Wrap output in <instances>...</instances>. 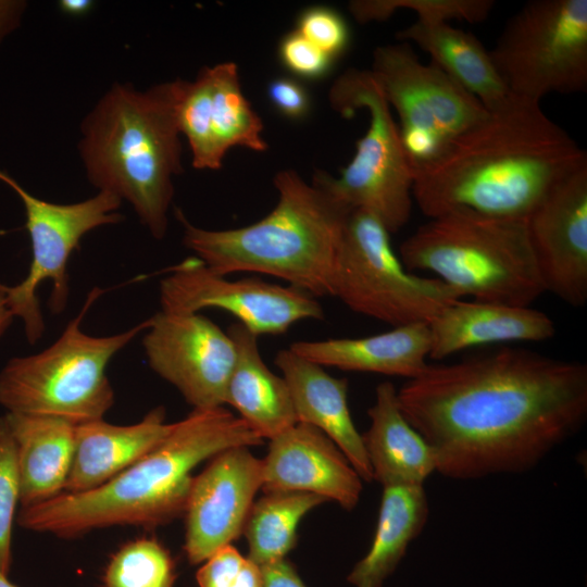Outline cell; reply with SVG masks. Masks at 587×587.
Masks as SVG:
<instances>
[{"instance_id":"obj_1","label":"cell","mask_w":587,"mask_h":587,"mask_svg":"<svg viewBox=\"0 0 587 587\" xmlns=\"http://www.w3.org/2000/svg\"><path fill=\"white\" fill-rule=\"evenodd\" d=\"M397 400L445 477L523 473L583 428L587 365L505 346L428 364Z\"/></svg>"},{"instance_id":"obj_2","label":"cell","mask_w":587,"mask_h":587,"mask_svg":"<svg viewBox=\"0 0 587 587\" xmlns=\"http://www.w3.org/2000/svg\"><path fill=\"white\" fill-rule=\"evenodd\" d=\"M587 153L539 103L511 97L413 170V200L428 218L458 210L526 221Z\"/></svg>"},{"instance_id":"obj_3","label":"cell","mask_w":587,"mask_h":587,"mask_svg":"<svg viewBox=\"0 0 587 587\" xmlns=\"http://www.w3.org/2000/svg\"><path fill=\"white\" fill-rule=\"evenodd\" d=\"M262 442L224 407L193 409L160 445L105 484L21 508L16 522L61 538L118 525L154 528L184 514L197 465L226 449Z\"/></svg>"},{"instance_id":"obj_4","label":"cell","mask_w":587,"mask_h":587,"mask_svg":"<svg viewBox=\"0 0 587 587\" xmlns=\"http://www.w3.org/2000/svg\"><path fill=\"white\" fill-rule=\"evenodd\" d=\"M275 208L248 226L212 230L191 224L176 208L183 243L212 272L280 278L313 297L333 296L338 255L353 211L327 188L304 182L294 170L279 171Z\"/></svg>"},{"instance_id":"obj_5","label":"cell","mask_w":587,"mask_h":587,"mask_svg":"<svg viewBox=\"0 0 587 587\" xmlns=\"http://www.w3.org/2000/svg\"><path fill=\"white\" fill-rule=\"evenodd\" d=\"M80 134L89 183L126 200L150 234L163 239L173 178L183 172L176 80L146 90L114 83L84 117Z\"/></svg>"},{"instance_id":"obj_6","label":"cell","mask_w":587,"mask_h":587,"mask_svg":"<svg viewBox=\"0 0 587 587\" xmlns=\"http://www.w3.org/2000/svg\"><path fill=\"white\" fill-rule=\"evenodd\" d=\"M399 258L407 270L434 274L461 298L530 307L546 292L522 220L448 212L405 238Z\"/></svg>"},{"instance_id":"obj_7","label":"cell","mask_w":587,"mask_h":587,"mask_svg":"<svg viewBox=\"0 0 587 587\" xmlns=\"http://www.w3.org/2000/svg\"><path fill=\"white\" fill-rule=\"evenodd\" d=\"M102 294L93 288L79 314L47 349L16 357L0 371V404L9 413L63 419L74 425L103 419L114 404L105 374L111 359L150 326L148 319L123 333L97 337L80 323Z\"/></svg>"},{"instance_id":"obj_8","label":"cell","mask_w":587,"mask_h":587,"mask_svg":"<svg viewBox=\"0 0 587 587\" xmlns=\"http://www.w3.org/2000/svg\"><path fill=\"white\" fill-rule=\"evenodd\" d=\"M328 100L345 117L366 109L370 125L338 178L319 170L313 180L351 209L372 213L390 234L397 233L411 216L414 176L398 125L378 83L371 71L350 68L334 82Z\"/></svg>"},{"instance_id":"obj_9","label":"cell","mask_w":587,"mask_h":587,"mask_svg":"<svg viewBox=\"0 0 587 587\" xmlns=\"http://www.w3.org/2000/svg\"><path fill=\"white\" fill-rule=\"evenodd\" d=\"M333 297L353 312L392 327L428 324L463 299L436 277L410 273L395 253L390 233L372 213L354 209L347 222Z\"/></svg>"},{"instance_id":"obj_10","label":"cell","mask_w":587,"mask_h":587,"mask_svg":"<svg viewBox=\"0 0 587 587\" xmlns=\"http://www.w3.org/2000/svg\"><path fill=\"white\" fill-rule=\"evenodd\" d=\"M510 95L539 103L587 89V0H533L489 51Z\"/></svg>"},{"instance_id":"obj_11","label":"cell","mask_w":587,"mask_h":587,"mask_svg":"<svg viewBox=\"0 0 587 587\" xmlns=\"http://www.w3.org/2000/svg\"><path fill=\"white\" fill-rule=\"evenodd\" d=\"M370 71L399 116L412 170L437 158L488 112L434 63L421 62L408 42L377 47Z\"/></svg>"},{"instance_id":"obj_12","label":"cell","mask_w":587,"mask_h":587,"mask_svg":"<svg viewBox=\"0 0 587 587\" xmlns=\"http://www.w3.org/2000/svg\"><path fill=\"white\" fill-rule=\"evenodd\" d=\"M0 182L15 191L25 209L33 258L25 278L15 286H7V301L14 317L23 321L26 338L33 345L45 330L38 287L46 279L52 282L50 311L61 313L70 294L67 262L72 252L79 248L87 233L124 220L118 212L122 200L110 192L98 191L80 202L53 203L28 192L2 168Z\"/></svg>"},{"instance_id":"obj_13","label":"cell","mask_w":587,"mask_h":587,"mask_svg":"<svg viewBox=\"0 0 587 587\" xmlns=\"http://www.w3.org/2000/svg\"><path fill=\"white\" fill-rule=\"evenodd\" d=\"M168 271L160 283L163 312L188 314L220 309L233 314L258 337L284 334L303 320L324 319L316 298L294 286L258 277L230 280L212 272L197 257L187 258Z\"/></svg>"},{"instance_id":"obj_14","label":"cell","mask_w":587,"mask_h":587,"mask_svg":"<svg viewBox=\"0 0 587 587\" xmlns=\"http://www.w3.org/2000/svg\"><path fill=\"white\" fill-rule=\"evenodd\" d=\"M150 319L142 346L153 372L193 409L223 407L236 360L227 332L199 313L160 311Z\"/></svg>"},{"instance_id":"obj_15","label":"cell","mask_w":587,"mask_h":587,"mask_svg":"<svg viewBox=\"0 0 587 587\" xmlns=\"http://www.w3.org/2000/svg\"><path fill=\"white\" fill-rule=\"evenodd\" d=\"M175 80L178 127L195 168H221L233 147L267 149L263 123L241 90L236 63L205 66L193 80Z\"/></svg>"},{"instance_id":"obj_16","label":"cell","mask_w":587,"mask_h":587,"mask_svg":"<svg viewBox=\"0 0 587 587\" xmlns=\"http://www.w3.org/2000/svg\"><path fill=\"white\" fill-rule=\"evenodd\" d=\"M261 487L262 460L249 447L217 453L193 476L183 514L184 551L190 564L203 563L241 535Z\"/></svg>"},{"instance_id":"obj_17","label":"cell","mask_w":587,"mask_h":587,"mask_svg":"<svg viewBox=\"0 0 587 587\" xmlns=\"http://www.w3.org/2000/svg\"><path fill=\"white\" fill-rule=\"evenodd\" d=\"M545 287L572 307L587 302V164L559 182L526 218Z\"/></svg>"},{"instance_id":"obj_18","label":"cell","mask_w":587,"mask_h":587,"mask_svg":"<svg viewBox=\"0 0 587 587\" xmlns=\"http://www.w3.org/2000/svg\"><path fill=\"white\" fill-rule=\"evenodd\" d=\"M362 478L341 450L317 428L298 422L270 439L262 459L263 492L302 491L353 510Z\"/></svg>"},{"instance_id":"obj_19","label":"cell","mask_w":587,"mask_h":587,"mask_svg":"<svg viewBox=\"0 0 587 587\" xmlns=\"http://www.w3.org/2000/svg\"><path fill=\"white\" fill-rule=\"evenodd\" d=\"M428 328L434 361L477 346L545 341L555 334L553 321L530 307L462 299L441 310Z\"/></svg>"},{"instance_id":"obj_20","label":"cell","mask_w":587,"mask_h":587,"mask_svg":"<svg viewBox=\"0 0 587 587\" xmlns=\"http://www.w3.org/2000/svg\"><path fill=\"white\" fill-rule=\"evenodd\" d=\"M275 364L289 387L298 422L325 434L363 480H373L362 434L350 414L347 379L329 375L289 348L277 352Z\"/></svg>"},{"instance_id":"obj_21","label":"cell","mask_w":587,"mask_h":587,"mask_svg":"<svg viewBox=\"0 0 587 587\" xmlns=\"http://www.w3.org/2000/svg\"><path fill=\"white\" fill-rule=\"evenodd\" d=\"M172 426L163 407L130 425L103 419L75 425L73 460L63 492H85L105 484L160 445Z\"/></svg>"},{"instance_id":"obj_22","label":"cell","mask_w":587,"mask_h":587,"mask_svg":"<svg viewBox=\"0 0 587 587\" xmlns=\"http://www.w3.org/2000/svg\"><path fill=\"white\" fill-rule=\"evenodd\" d=\"M289 349L321 366L411 379L429 364L430 334L428 324L413 323L360 338L295 341Z\"/></svg>"},{"instance_id":"obj_23","label":"cell","mask_w":587,"mask_h":587,"mask_svg":"<svg viewBox=\"0 0 587 587\" xmlns=\"http://www.w3.org/2000/svg\"><path fill=\"white\" fill-rule=\"evenodd\" d=\"M236 349L225 404L263 440L272 439L298 423L289 387L283 376L264 363L258 336L238 322L227 328Z\"/></svg>"},{"instance_id":"obj_24","label":"cell","mask_w":587,"mask_h":587,"mask_svg":"<svg viewBox=\"0 0 587 587\" xmlns=\"http://www.w3.org/2000/svg\"><path fill=\"white\" fill-rule=\"evenodd\" d=\"M370 427L362 434L373 479L383 487L424 485L436 472L432 447L401 412L397 389L390 382L376 387L375 402L367 411Z\"/></svg>"},{"instance_id":"obj_25","label":"cell","mask_w":587,"mask_h":587,"mask_svg":"<svg viewBox=\"0 0 587 587\" xmlns=\"http://www.w3.org/2000/svg\"><path fill=\"white\" fill-rule=\"evenodd\" d=\"M4 416L16 446L21 508L62 494L73 460L75 425L45 415Z\"/></svg>"},{"instance_id":"obj_26","label":"cell","mask_w":587,"mask_h":587,"mask_svg":"<svg viewBox=\"0 0 587 587\" xmlns=\"http://www.w3.org/2000/svg\"><path fill=\"white\" fill-rule=\"evenodd\" d=\"M402 42H413L427 52L438 66L487 110L503 104L510 97L489 51L473 34L448 22L415 21L396 34Z\"/></svg>"},{"instance_id":"obj_27","label":"cell","mask_w":587,"mask_h":587,"mask_svg":"<svg viewBox=\"0 0 587 587\" xmlns=\"http://www.w3.org/2000/svg\"><path fill=\"white\" fill-rule=\"evenodd\" d=\"M428 514L424 485L384 486L372 545L347 582L353 587H383L422 533Z\"/></svg>"},{"instance_id":"obj_28","label":"cell","mask_w":587,"mask_h":587,"mask_svg":"<svg viewBox=\"0 0 587 587\" xmlns=\"http://www.w3.org/2000/svg\"><path fill=\"white\" fill-rule=\"evenodd\" d=\"M325 502L324 497L310 492H265L253 502L243 527L247 558L258 566L286 558L297 544L300 521Z\"/></svg>"},{"instance_id":"obj_29","label":"cell","mask_w":587,"mask_h":587,"mask_svg":"<svg viewBox=\"0 0 587 587\" xmlns=\"http://www.w3.org/2000/svg\"><path fill=\"white\" fill-rule=\"evenodd\" d=\"M175 563L158 539L142 537L123 545L108 562L105 587H174Z\"/></svg>"},{"instance_id":"obj_30","label":"cell","mask_w":587,"mask_h":587,"mask_svg":"<svg viewBox=\"0 0 587 587\" xmlns=\"http://www.w3.org/2000/svg\"><path fill=\"white\" fill-rule=\"evenodd\" d=\"M495 5L492 0H355L348 7L361 24L385 21L397 10H411L422 22H447L451 18L469 23L485 21Z\"/></svg>"},{"instance_id":"obj_31","label":"cell","mask_w":587,"mask_h":587,"mask_svg":"<svg viewBox=\"0 0 587 587\" xmlns=\"http://www.w3.org/2000/svg\"><path fill=\"white\" fill-rule=\"evenodd\" d=\"M20 504L16 446L4 415L0 416V571L9 574L12 564V533Z\"/></svg>"},{"instance_id":"obj_32","label":"cell","mask_w":587,"mask_h":587,"mask_svg":"<svg viewBox=\"0 0 587 587\" xmlns=\"http://www.w3.org/2000/svg\"><path fill=\"white\" fill-rule=\"evenodd\" d=\"M296 30L334 60L346 51L350 41V29L342 15L323 5L302 11Z\"/></svg>"},{"instance_id":"obj_33","label":"cell","mask_w":587,"mask_h":587,"mask_svg":"<svg viewBox=\"0 0 587 587\" xmlns=\"http://www.w3.org/2000/svg\"><path fill=\"white\" fill-rule=\"evenodd\" d=\"M278 57L292 74L305 79H319L332 68L334 59L321 51L297 30L288 33L279 42Z\"/></svg>"},{"instance_id":"obj_34","label":"cell","mask_w":587,"mask_h":587,"mask_svg":"<svg viewBox=\"0 0 587 587\" xmlns=\"http://www.w3.org/2000/svg\"><path fill=\"white\" fill-rule=\"evenodd\" d=\"M267 98L286 118L301 121L311 110V98L303 84L291 77H277L267 86Z\"/></svg>"},{"instance_id":"obj_35","label":"cell","mask_w":587,"mask_h":587,"mask_svg":"<svg viewBox=\"0 0 587 587\" xmlns=\"http://www.w3.org/2000/svg\"><path fill=\"white\" fill-rule=\"evenodd\" d=\"M246 558L232 545L209 557L197 571L199 587H232Z\"/></svg>"},{"instance_id":"obj_36","label":"cell","mask_w":587,"mask_h":587,"mask_svg":"<svg viewBox=\"0 0 587 587\" xmlns=\"http://www.w3.org/2000/svg\"><path fill=\"white\" fill-rule=\"evenodd\" d=\"M259 567L261 587H307L296 567L286 558Z\"/></svg>"},{"instance_id":"obj_37","label":"cell","mask_w":587,"mask_h":587,"mask_svg":"<svg viewBox=\"0 0 587 587\" xmlns=\"http://www.w3.org/2000/svg\"><path fill=\"white\" fill-rule=\"evenodd\" d=\"M27 7L25 0H0V45L21 26Z\"/></svg>"},{"instance_id":"obj_38","label":"cell","mask_w":587,"mask_h":587,"mask_svg":"<svg viewBox=\"0 0 587 587\" xmlns=\"http://www.w3.org/2000/svg\"><path fill=\"white\" fill-rule=\"evenodd\" d=\"M232 587H261L260 567L246 558Z\"/></svg>"},{"instance_id":"obj_39","label":"cell","mask_w":587,"mask_h":587,"mask_svg":"<svg viewBox=\"0 0 587 587\" xmlns=\"http://www.w3.org/2000/svg\"><path fill=\"white\" fill-rule=\"evenodd\" d=\"M14 319L7 301V286L0 283V337L7 332Z\"/></svg>"},{"instance_id":"obj_40","label":"cell","mask_w":587,"mask_h":587,"mask_svg":"<svg viewBox=\"0 0 587 587\" xmlns=\"http://www.w3.org/2000/svg\"><path fill=\"white\" fill-rule=\"evenodd\" d=\"M92 5L90 0H62L59 2L61 10L70 15H83Z\"/></svg>"},{"instance_id":"obj_41","label":"cell","mask_w":587,"mask_h":587,"mask_svg":"<svg viewBox=\"0 0 587 587\" xmlns=\"http://www.w3.org/2000/svg\"><path fill=\"white\" fill-rule=\"evenodd\" d=\"M0 587H17L9 578L8 575L0 571Z\"/></svg>"}]
</instances>
